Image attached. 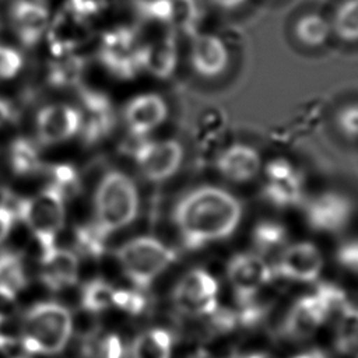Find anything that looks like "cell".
I'll return each mask as SVG.
<instances>
[{"label":"cell","instance_id":"obj_1","mask_svg":"<svg viewBox=\"0 0 358 358\" xmlns=\"http://www.w3.org/2000/svg\"><path fill=\"white\" fill-rule=\"evenodd\" d=\"M242 220L239 199L227 189L204 185L186 192L172 210V222L186 249L196 250L235 234Z\"/></svg>","mask_w":358,"mask_h":358},{"label":"cell","instance_id":"obj_2","mask_svg":"<svg viewBox=\"0 0 358 358\" xmlns=\"http://www.w3.org/2000/svg\"><path fill=\"white\" fill-rule=\"evenodd\" d=\"M94 222L108 235L129 227L138 215L140 194L134 180L120 169L106 171L94 196Z\"/></svg>","mask_w":358,"mask_h":358},{"label":"cell","instance_id":"obj_3","mask_svg":"<svg viewBox=\"0 0 358 358\" xmlns=\"http://www.w3.org/2000/svg\"><path fill=\"white\" fill-rule=\"evenodd\" d=\"M17 220L22 221L38 242L41 255L56 246V238L64 227L66 199L52 186L29 197L14 199L8 196Z\"/></svg>","mask_w":358,"mask_h":358},{"label":"cell","instance_id":"obj_4","mask_svg":"<svg viewBox=\"0 0 358 358\" xmlns=\"http://www.w3.org/2000/svg\"><path fill=\"white\" fill-rule=\"evenodd\" d=\"M73 315L57 302H41L29 308L22 319L21 344L29 354L60 352L71 333Z\"/></svg>","mask_w":358,"mask_h":358},{"label":"cell","instance_id":"obj_5","mask_svg":"<svg viewBox=\"0 0 358 358\" xmlns=\"http://www.w3.org/2000/svg\"><path fill=\"white\" fill-rule=\"evenodd\" d=\"M115 256L124 275L138 288H147L175 260L176 252L152 235H138L122 243Z\"/></svg>","mask_w":358,"mask_h":358},{"label":"cell","instance_id":"obj_6","mask_svg":"<svg viewBox=\"0 0 358 358\" xmlns=\"http://www.w3.org/2000/svg\"><path fill=\"white\" fill-rule=\"evenodd\" d=\"M141 46L136 28L117 27L102 35L98 59L112 76L130 80L141 71Z\"/></svg>","mask_w":358,"mask_h":358},{"label":"cell","instance_id":"obj_7","mask_svg":"<svg viewBox=\"0 0 358 358\" xmlns=\"http://www.w3.org/2000/svg\"><path fill=\"white\" fill-rule=\"evenodd\" d=\"M134 138V144L127 147V151L147 180L161 183L176 175L185 158L182 143L175 138L159 141H151L145 137Z\"/></svg>","mask_w":358,"mask_h":358},{"label":"cell","instance_id":"obj_8","mask_svg":"<svg viewBox=\"0 0 358 358\" xmlns=\"http://www.w3.org/2000/svg\"><path fill=\"white\" fill-rule=\"evenodd\" d=\"M218 281L204 268H192L173 288L176 309L190 317H204L218 309Z\"/></svg>","mask_w":358,"mask_h":358},{"label":"cell","instance_id":"obj_9","mask_svg":"<svg viewBox=\"0 0 358 358\" xmlns=\"http://www.w3.org/2000/svg\"><path fill=\"white\" fill-rule=\"evenodd\" d=\"M262 194L277 208H291L305 200V179L302 172L285 158H273L263 165Z\"/></svg>","mask_w":358,"mask_h":358},{"label":"cell","instance_id":"obj_10","mask_svg":"<svg viewBox=\"0 0 358 358\" xmlns=\"http://www.w3.org/2000/svg\"><path fill=\"white\" fill-rule=\"evenodd\" d=\"M303 217L306 224L320 234H338L352 220V200L337 190H324L303 200Z\"/></svg>","mask_w":358,"mask_h":358},{"label":"cell","instance_id":"obj_11","mask_svg":"<svg viewBox=\"0 0 358 358\" xmlns=\"http://www.w3.org/2000/svg\"><path fill=\"white\" fill-rule=\"evenodd\" d=\"M227 278L235 292L238 305L268 285L274 278L273 264L257 252H242L227 264Z\"/></svg>","mask_w":358,"mask_h":358},{"label":"cell","instance_id":"obj_12","mask_svg":"<svg viewBox=\"0 0 358 358\" xmlns=\"http://www.w3.org/2000/svg\"><path fill=\"white\" fill-rule=\"evenodd\" d=\"M324 266L320 249L312 242H295L284 246L273 264L274 275L298 282H313Z\"/></svg>","mask_w":358,"mask_h":358},{"label":"cell","instance_id":"obj_13","mask_svg":"<svg viewBox=\"0 0 358 358\" xmlns=\"http://www.w3.org/2000/svg\"><path fill=\"white\" fill-rule=\"evenodd\" d=\"M46 41L55 57L74 53L92 36L90 20L73 11L67 6L50 20L46 29Z\"/></svg>","mask_w":358,"mask_h":358},{"label":"cell","instance_id":"obj_14","mask_svg":"<svg viewBox=\"0 0 358 358\" xmlns=\"http://www.w3.org/2000/svg\"><path fill=\"white\" fill-rule=\"evenodd\" d=\"M83 115L77 108L66 103H49L41 108L35 116L38 141L53 145L70 140L80 133Z\"/></svg>","mask_w":358,"mask_h":358},{"label":"cell","instance_id":"obj_15","mask_svg":"<svg viewBox=\"0 0 358 358\" xmlns=\"http://www.w3.org/2000/svg\"><path fill=\"white\" fill-rule=\"evenodd\" d=\"M189 60L193 71L206 80L218 78L229 66V50L225 42L207 32H196L190 36Z\"/></svg>","mask_w":358,"mask_h":358},{"label":"cell","instance_id":"obj_16","mask_svg":"<svg viewBox=\"0 0 358 358\" xmlns=\"http://www.w3.org/2000/svg\"><path fill=\"white\" fill-rule=\"evenodd\" d=\"M80 99L85 110V116L81 113V137L88 145L96 144L103 140L115 126L113 106L108 95L91 88H81Z\"/></svg>","mask_w":358,"mask_h":358},{"label":"cell","instance_id":"obj_17","mask_svg":"<svg viewBox=\"0 0 358 358\" xmlns=\"http://www.w3.org/2000/svg\"><path fill=\"white\" fill-rule=\"evenodd\" d=\"M214 165L224 179L234 183H248L262 172L263 159L255 147L234 143L218 152Z\"/></svg>","mask_w":358,"mask_h":358},{"label":"cell","instance_id":"obj_18","mask_svg":"<svg viewBox=\"0 0 358 358\" xmlns=\"http://www.w3.org/2000/svg\"><path fill=\"white\" fill-rule=\"evenodd\" d=\"M323 322H326V313L319 296L313 292L294 302L278 326L277 336H287L296 341L308 340L317 331Z\"/></svg>","mask_w":358,"mask_h":358},{"label":"cell","instance_id":"obj_19","mask_svg":"<svg viewBox=\"0 0 358 358\" xmlns=\"http://www.w3.org/2000/svg\"><path fill=\"white\" fill-rule=\"evenodd\" d=\"M168 116V105L158 94H141L130 99L123 110L124 123L134 137H145Z\"/></svg>","mask_w":358,"mask_h":358},{"label":"cell","instance_id":"obj_20","mask_svg":"<svg viewBox=\"0 0 358 358\" xmlns=\"http://www.w3.org/2000/svg\"><path fill=\"white\" fill-rule=\"evenodd\" d=\"M10 22L20 42L35 46L46 34L50 18L48 8L35 0H15L10 7Z\"/></svg>","mask_w":358,"mask_h":358},{"label":"cell","instance_id":"obj_21","mask_svg":"<svg viewBox=\"0 0 358 358\" xmlns=\"http://www.w3.org/2000/svg\"><path fill=\"white\" fill-rule=\"evenodd\" d=\"M80 260L74 250L55 246L41 255V278L52 291L71 287L78 280Z\"/></svg>","mask_w":358,"mask_h":358},{"label":"cell","instance_id":"obj_22","mask_svg":"<svg viewBox=\"0 0 358 358\" xmlns=\"http://www.w3.org/2000/svg\"><path fill=\"white\" fill-rule=\"evenodd\" d=\"M141 42V70L161 80L169 78L178 64L175 29Z\"/></svg>","mask_w":358,"mask_h":358},{"label":"cell","instance_id":"obj_23","mask_svg":"<svg viewBox=\"0 0 358 358\" xmlns=\"http://www.w3.org/2000/svg\"><path fill=\"white\" fill-rule=\"evenodd\" d=\"M8 165L17 176H35L45 171L38 147L25 137H17L8 147Z\"/></svg>","mask_w":358,"mask_h":358},{"label":"cell","instance_id":"obj_24","mask_svg":"<svg viewBox=\"0 0 358 358\" xmlns=\"http://www.w3.org/2000/svg\"><path fill=\"white\" fill-rule=\"evenodd\" d=\"M85 60L74 53L56 57L48 69V83L56 88H71L81 84Z\"/></svg>","mask_w":358,"mask_h":358},{"label":"cell","instance_id":"obj_25","mask_svg":"<svg viewBox=\"0 0 358 358\" xmlns=\"http://www.w3.org/2000/svg\"><path fill=\"white\" fill-rule=\"evenodd\" d=\"M250 239L256 252L264 256V253L281 250L288 245V231L278 221L263 220L253 227Z\"/></svg>","mask_w":358,"mask_h":358},{"label":"cell","instance_id":"obj_26","mask_svg":"<svg viewBox=\"0 0 358 358\" xmlns=\"http://www.w3.org/2000/svg\"><path fill=\"white\" fill-rule=\"evenodd\" d=\"M294 34L303 46L319 48L329 41L331 35V25L323 15L309 13L295 22Z\"/></svg>","mask_w":358,"mask_h":358},{"label":"cell","instance_id":"obj_27","mask_svg":"<svg viewBox=\"0 0 358 358\" xmlns=\"http://www.w3.org/2000/svg\"><path fill=\"white\" fill-rule=\"evenodd\" d=\"M171 347V334L161 329L141 333L130 345L136 358H169Z\"/></svg>","mask_w":358,"mask_h":358},{"label":"cell","instance_id":"obj_28","mask_svg":"<svg viewBox=\"0 0 358 358\" xmlns=\"http://www.w3.org/2000/svg\"><path fill=\"white\" fill-rule=\"evenodd\" d=\"M336 348L340 354L358 358V310L347 308L336 319Z\"/></svg>","mask_w":358,"mask_h":358},{"label":"cell","instance_id":"obj_29","mask_svg":"<svg viewBox=\"0 0 358 358\" xmlns=\"http://www.w3.org/2000/svg\"><path fill=\"white\" fill-rule=\"evenodd\" d=\"M109 235L94 221L83 224L74 229L76 253H81L91 259H99L106 252Z\"/></svg>","mask_w":358,"mask_h":358},{"label":"cell","instance_id":"obj_30","mask_svg":"<svg viewBox=\"0 0 358 358\" xmlns=\"http://www.w3.org/2000/svg\"><path fill=\"white\" fill-rule=\"evenodd\" d=\"M331 32L341 41L358 42V0H344L338 4L330 21Z\"/></svg>","mask_w":358,"mask_h":358},{"label":"cell","instance_id":"obj_31","mask_svg":"<svg viewBox=\"0 0 358 358\" xmlns=\"http://www.w3.org/2000/svg\"><path fill=\"white\" fill-rule=\"evenodd\" d=\"M116 288L102 278L88 281L81 291V308L98 313L113 306V295Z\"/></svg>","mask_w":358,"mask_h":358},{"label":"cell","instance_id":"obj_32","mask_svg":"<svg viewBox=\"0 0 358 358\" xmlns=\"http://www.w3.org/2000/svg\"><path fill=\"white\" fill-rule=\"evenodd\" d=\"M49 178V186L56 189L66 200L78 194L81 189L80 176L74 166L70 164H55L45 166V171Z\"/></svg>","mask_w":358,"mask_h":358},{"label":"cell","instance_id":"obj_33","mask_svg":"<svg viewBox=\"0 0 358 358\" xmlns=\"http://www.w3.org/2000/svg\"><path fill=\"white\" fill-rule=\"evenodd\" d=\"M28 282L22 257L17 252H0V284L13 288L15 292L22 289Z\"/></svg>","mask_w":358,"mask_h":358},{"label":"cell","instance_id":"obj_34","mask_svg":"<svg viewBox=\"0 0 358 358\" xmlns=\"http://www.w3.org/2000/svg\"><path fill=\"white\" fill-rule=\"evenodd\" d=\"M200 20V7L197 0H172L171 25L175 31L185 35H194Z\"/></svg>","mask_w":358,"mask_h":358},{"label":"cell","instance_id":"obj_35","mask_svg":"<svg viewBox=\"0 0 358 358\" xmlns=\"http://www.w3.org/2000/svg\"><path fill=\"white\" fill-rule=\"evenodd\" d=\"M136 8L141 22L171 25L172 0H138L136 3Z\"/></svg>","mask_w":358,"mask_h":358},{"label":"cell","instance_id":"obj_36","mask_svg":"<svg viewBox=\"0 0 358 358\" xmlns=\"http://www.w3.org/2000/svg\"><path fill=\"white\" fill-rule=\"evenodd\" d=\"M336 126L347 140L358 141V103L343 106L336 115Z\"/></svg>","mask_w":358,"mask_h":358},{"label":"cell","instance_id":"obj_37","mask_svg":"<svg viewBox=\"0 0 358 358\" xmlns=\"http://www.w3.org/2000/svg\"><path fill=\"white\" fill-rule=\"evenodd\" d=\"M22 56L17 49L0 43V81L14 78L22 69Z\"/></svg>","mask_w":358,"mask_h":358},{"label":"cell","instance_id":"obj_38","mask_svg":"<svg viewBox=\"0 0 358 358\" xmlns=\"http://www.w3.org/2000/svg\"><path fill=\"white\" fill-rule=\"evenodd\" d=\"M113 306L130 315H140L145 308V298L141 291L116 289L113 295Z\"/></svg>","mask_w":358,"mask_h":358},{"label":"cell","instance_id":"obj_39","mask_svg":"<svg viewBox=\"0 0 358 358\" xmlns=\"http://www.w3.org/2000/svg\"><path fill=\"white\" fill-rule=\"evenodd\" d=\"M336 259L341 267L358 274V238L343 242L336 252Z\"/></svg>","mask_w":358,"mask_h":358},{"label":"cell","instance_id":"obj_40","mask_svg":"<svg viewBox=\"0 0 358 358\" xmlns=\"http://www.w3.org/2000/svg\"><path fill=\"white\" fill-rule=\"evenodd\" d=\"M18 310V301H17V292L7 287L0 284V324L13 316H15Z\"/></svg>","mask_w":358,"mask_h":358},{"label":"cell","instance_id":"obj_41","mask_svg":"<svg viewBox=\"0 0 358 358\" xmlns=\"http://www.w3.org/2000/svg\"><path fill=\"white\" fill-rule=\"evenodd\" d=\"M123 352H124V347L120 338L115 334H110L105 337L102 341H99L96 357L98 358H122Z\"/></svg>","mask_w":358,"mask_h":358},{"label":"cell","instance_id":"obj_42","mask_svg":"<svg viewBox=\"0 0 358 358\" xmlns=\"http://www.w3.org/2000/svg\"><path fill=\"white\" fill-rule=\"evenodd\" d=\"M17 217L13 210V207L8 204V201L3 197V201L0 203V243L7 239L10 232L13 231L14 222Z\"/></svg>","mask_w":358,"mask_h":358},{"label":"cell","instance_id":"obj_43","mask_svg":"<svg viewBox=\"0 0 358 358\" xmlns=\"http://www.w3.org/2000/svg\"><path fill=\"white\" fill-rule=\"evenodd\" d=\"M14 117L13 106L7 102V99L0 98V127L7 124Z\"/></svg>","mask_w":358,"mask_h":358},{"label":"cell","instance_id":"obj_44","mask_svg":"<svg viewBox=\"0 0 358 358\" xmlns=\"http://www.w3.org/2000/svg\"><path fill=\"white\" fill-rule=\"evenodd\" d=\"M248 0H211V3L221 10H235L245 4Z\"/></svg>","mask_w":358,"mask_h":358},{"label":"cell","instance_id":"obj_45","mask_svg":"<svg viewBox=\"0 0 358 358\" xmlns=\"http://www.w3.org/2000/svg\"><path fill=\"white\" fill-rule=\"evenodd\" d=\"M292 358H329V357L322 350H316L315 348V350H310V351L294 355Z\"/></svg>","mask_w":358,"mask_h":358},{"label":"cell","instance_id":"obj_46","mask_svg":"<svg viewBox=\"0 0 358 358\" xmlns=\"http://www.w3.org/2000/svg\"><path fill=\"white\" fill-rule=\"evenodd\" d=\"M14 344H15L14 338H11V337H8V336H6L0 331V350L1 351H6L8 347H11Z\"/></svg>","mask_w":358,"mask_h":358},{"label":"cell","instance_id":"obj_47","mask_svg":"<svg viewBox=\"0 0 358 358\" xmlns=\"http://www.w3.org/2000/svg\"><path fill=\"white\" fill-rule=\"evenodd\" d=\"M189 358H214L207 350H204V348H199V350H196L194 352H192L190 355H189Z\"/></svg>","mask_w":358,"mask_h":358},{"label":"cell","instance_id":"obj_48","mask_svg":"<svg viewBox=\"0 0 358 358\" xmlns=\"http://www.w3.org/2000/svg\"><path fill=\"white\" fill-rule=\"evenodd\" d=\"M245 358H277L268 352H252L249 355H246Z\"/></svg>","mask_w":358,"mask_h":358}]
</instances>
